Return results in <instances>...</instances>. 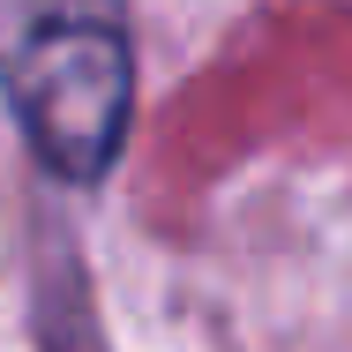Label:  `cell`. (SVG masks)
<instances>
[{"label": "cell", "instance_id": "obj_1", "mask_svg": "<svg viewBox=\"0 0 352 352\" xmlns=\"http://www.w3.org/2000/svg\"><path fill=\"white\" fill-rule=\"evenodd\" d=\"M0 90L60 180H98L128 135V0H0Z\"/></svg>", "mask_w": 352, "mask_h": 352}]
</instances>
